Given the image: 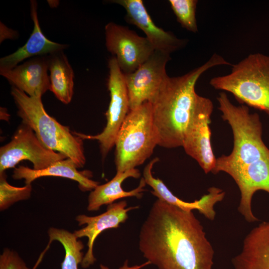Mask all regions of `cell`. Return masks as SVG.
I'll return each mask as SVG.
<instances>
[{
    "mask_svg": "<svg viewBox=\"0 0 269 269\" xmlns=\"http://www.w3.org/2000/svg\"><path fill=\"white\" fill-rule=\"evenodd\" d=\"M138 246L158 269H213L214 251L200 221L158 199L142 225Z\"/></svg>",
    "mask_w": 269,
    "mask_h": 269,
    "instance_id": "obj_1",
    "label": "cell"
},
{
    "mask_svg": "<svg viewBox=\"0 0 269 269\" xmlns=\"http://www.w3.org/2000/svg\"><path fill=\"white\" fill-rule=\"evenodd\" d=\"M230 65L215 53L204 64L182 76H167L151 103L159 146L167 148L182 146L198 95L195 92L198 80L213 67Z\"/></svg>",
    "mask_w": 269,
    "mask_h": 269,
    "instance_id": "obj_2",
    "label": "cell"
},
{
    "mask_svg": "<svg viewBox=\"0 0 269 269\" xmlns=\"http://www.w3.org/2000/svg\"><path fill=\"white\" fill-rule=\"evenodd\" d=\"M222 119L231 127L233 134V148L229 155L216 158L214 174L229 171L250 164L269 154L263 138V126L259 115L251 113L245 105L236 106L225 92L217 98Z\"/></svg>",
    "mask_w": 269,
    "mask_h": 269,
    "instance_id": "obj_3",
    "label": "cell"
},
{
    "mask_svg": "<svg viewBox=\"0 0 269 269\" xmlns=\"http://www.w3.org/2000/svg\"><path fill=\"white\" fill-rule=\"evenodd\" d=\"M11 95L22 123L32 129L46 147L64 154L78 168L84 166L83 139L49 116L44 109L41 98L30 97L14 87L11 88Z\"/></svg>",
    "mask_w": 269,
    "mask_h": 269,
    "instance_id": "obj_4",
    "label": "cell"
},
{
    "mask_svg": "<svg viewBox=\"0 0 269 269\" xmlns=\"http://www.w3.org/2000/svg\"><path fill=\"white\" fill-rule=\"evenodd\" d=\"M209 83L216 90L230 93L242 105L269 116V56L250 54L233 65L230 73L214 77Z\"/></svg>",
    "mask_w": 269,
    "mask_h": 269,
    "instance_id": "obj_5",
    "label": "cell"
},
{
    "mask_svg": "<svg viewBox=\"0 0 269 269\" xmlns=\"http://www.w3.org/2000/svg\"><path fill=\"white\" fill-rule=\"evenodd\" d=\"M157 145L152 105L146 102L129 111L117 134L115 144L117 172H125L143 164Z\"/></svg>",
    "mask_w": 269,
    "mask_h": 269,
    "instance_id": "obj_6",
    "label": "cell"
},
{
    "mask_svg": "<svg viewBox=\"0 0 269 269\" xmlns=\"http://www.w3.org/2000/svg\"><path fill=\"white\" fill-rule=\"evenodd\" d=\"M109 75L108 88L110 93V101L106 113L107 124L103 131L96 135H86L75 133L82 139L98 140L101 153L105 158L115 145L119 130L129 111V99L125 75L121 71L115 56L108 61Z\"/></svg>",
    "mask_w": 269,
    "mask_h": 269,
    "instance_id": "obj_7",
    "label": "cell"
},
{
    "mask_svg": "<svg viewBox=\"0 0 269 269\" xmlns=\"http://www.w3.org/2000/svg\"><path fill=\"white\" fill-rule=\"evenodd\" d=\"M67 158L46 147L32 129L21 123L11 140L0 148V173L14 167L23 160L31 162L33 169L41 170Z\"/></svg>",
    "mask_w": 269,
    "mask_h": 269,
    "instance_id": "obj_8",
    "label": "cell"
},
{
    "mask_svg": "<svg viewBox=\"0 0 269 269\" xmlns=\"http://www.w3.org/2000/svg\"><path fill=\"white\" fill-rule=\"evenodd\" d=\"M213 110L212 101L197 95L182 146L186 154L197 162L206 174L212 172L216 161L209 126Z\"/></svg>",
    "mask_w": 269,
    "mask_h": 269,
    "instance_id": "obj_9",
    "label": "cell"
},
{
    "mask_svg": "<svg viewBox=\"0 0 269 269\" xmlns=\"http://www.w3.org/2000/svg\"><path fill=\"white\" fill-rule=\"evenodd\" d=\"M105 31L106 48L116 57L124 75L135 71L155 51L146 37L127 27L110 22Z\"/></svg>",
    "mask_w": 269,
    "mask_h": 269,
    "instance_id": "obj_10",
    "label": "cell"
},
{
    "mask_svg": "<svg viewBox=\"0 0 269 269\" xmlns=\"http://www.w3.org/2000/svg\"><path fill=\"white\" fill-rule=\"evenodd\" d=\"M170 59L169 54L155 50L135 71L125 75L130 111L152 102L168 76L166 65Z\"/></svg>",
    "mask_w": 269,
    "mask_h": 269,
    "instance_id": "obj_11",
    "label": "cell"
},
{
    "mask_svg": "<svg viewBox=\"0 0 269 269\" xmlns=\"http://www.w3.org/2000/svg\"><path fill=\"white\" fill-rule=\"evenodd\" d=\"M227 174L235 181L240 191L238 212L249 223L260 221L253 212L252 202L257 191L263 190L269 194V154Z\"/></svg>",
    "mask_w": 269,
    "mask_h": 269,
    "instance_id": "obj_12",
    "label": "cell"
},
{
    "mask_svg": "<svg viewBox=\"0 0 269 269\" xmlns=\"http://www.w3.org/2000/svg\"><path fill=\"white\" fill-rule=\"evenodd\" d=\"M127 207V202L123 200L109 205L107 211L98 216H88L82 214L76 217L79 226L86 225L74 232L77 238L85 237L88 238V250L81 264L83 268L89 267L96 260L93 254V246L97 236L107 229L118 228L121 223L128 219V213L130 211L138 208V206Z\"/></svg>",
    "mask_w": 269,
    "mask_h": 269,
    "instance_id": "obj_13",
    "label": "cell"
},
{
    "mask_svg": "<svg viewBox=\"0 0 269 269\" xmlns=\"http://www.w3.org/2000/svg\"><path fill=\"white\" fill-rule=\"evenodd\" d=\"M158 160L157 157L152 159L144 167L143 172V177L146 184L153 189L152 194L158 199L185 211L197 210L206 219L210 221L214 220L216 215L215 205L224 199L225 192L221 188L212 186L209 187L207 190L208 193L199 200L192 202L184 201L175 196L162 181L153 176L151 172L152 167Z\"/></svg>",
    "mask_w": 269,
    "mask_h": 269,
    "instance_id": "obj_14",
    "label": "cell"
},
{
    "mask_svg": "<svg viewBox=\"0 0 269 269\" xmlns=\"http://www.w3.org/2000/svg\"><path fill=\"white\" fill-rule=\"evenodd\" d=\"M114 3L123 6L127 12L128 22L136 26L146 35L155 50L170 54L185 45L186 41L173 33L165 31L152 21L141 0H115Z\"/></svg>",
    "mask_w": 269,
    "mask_h": 269,
    "instance_id": "obj_15",
    "label": "cell"
},
{
    "mask_svg": "<svg viewBox=\"0 0 269 269\" xmlns=\"http://www.w3.org/2000/svg\"><path fill=\"white\" fill-rule=\"evenodd\" d=\"M48 70V55L31 58L10 70H1L0 74L29 96L42 98L50 89Z\"/></svg>",
    "mask_w": 269,
    "mask_h": 269,
    "instance_id": "obj_16",
    "label": "cell"
},
{
    "mask_svg": "<svg viewBox=\"0 0 269 269\" xmlns=\"http://www.w3.org/2000/svg\"><path fill=\"white\" fill-rule=\"evenodd\" d=\"M30 16L34 26L32 32L26 43L14 53L0 59V70H10L26 59L48 55L62 51L67 45L53 42L43 34L40 27L37 14V2L31 0Z\"/></svg>",
    "mask_w": 269,
    "mask_h": 269,
    "instance_id": "obj_17",
    "label": "cell"
},
{
    "mask_svg": "<svg viewBox=\"0 0 269 269\" xmlns=\"http://www.w3.org/2000/svg\"><path fill=\"white\" fill-rule=\"evenodd\" d=\"M232 263L234 269H269V221L260 223L248 233Z\"/></svg>",
    "mask_w": 269,
    "mask_h": 269,
    "instance_id": "obj_18",
    "label": "cell"
},
{
    "mask_svg": "<svg viewBox=\"0 0 269 269\" xmlns=\"http://www.w3.org/2000/svg\"><path fill=\"white\" fill-rule=\"evenodd\" d=\"M77 168L74 162L67 158L41 170L19 166L14 168L12 176L14 179H24L25 184H31L32 181L43 176L68 178L77 182L80 189L83 191H92L99 185L98 182L90 179V172L80 171Z\"/></svg>",
    "mask_w": 269,
    "mask_h": 269,
    "instance_id": "obj_19",
    "label": "cell"
},
{
    "mask_svg": "<svg viewBox=\"0 0 269 269\" xmlns=\"http://www.w3.org/2000/svg\"><path fill=\"white\" fill-rule=\"evenodd\" d=\"M140 173L136 168L130 169L123 172H117L115 176L107 183L98 185L91 191L88 197L87 209L89 211H96L100 209L103 205H110L116 200L128 197L141 198L142 192L145 189V181L142 177L138 186L135 189L126 191L122 187L123 181L129 177L138 178Z\"/></svg>",
    "mask_w": 269,
    "mask_h": 269,
    "instance_id": "obj_20",
    "label": "cell"
},
{
    "mask_svg": "<svg viewBox=\"0 0 269 269\" xmlns=\"http://www.w3.org/2000/svg\"><path fill=\"white\" fill-rule=\"evenodd\" d=\"M50 90L65 104L70 103L74 93L73 70L63 50L48 55Z\"/></svg>",
    "mask_w": 269,
    "mask_h": 269,
    "instance_id": "obj_21",
    "label": "cell"
},
{
    "mask_svg": "<svg viewBox=\"0 0 269 269\" xmlns=\"http://www.w3.org/2000/svg\"><path fill=\"white\" fill-rule=\"evenodd\" d=\"M49 243L59 242L65 250V257L61 264V269H78L84 258L82 250L84 246L81 240L73 233L67 230L54 227L48 231Z\"/></svg>",
    "mask_w": 269,
    "mask_h": 269,
    "instance_id": "obj_22",
    "label": "cell"
},
{
    "mask_svg": "<svg viewBox=\"0 0 269 269\" xmlns=\"http://www.w3.org/2000/svg\"><path fill=\"white\" fill-rule=\"evenodd\" d=\"M31 184L16 187L9 184L5 172L0 173V209L3 211L14 203L28 199L31 196Z\"/></svg>",
    "mask_w": 269,
    "mask_h": 269,
    "instance_id": "obj_23",
    "label": "cell"
},
{
    "mask_svg": "<svg viewBox=\"0 0 269 269\" xmlns=\"http://www.w3.org/2000/svg\"><path fill=\"white\" fill-rule=\"evenodd\" d=\"M169 2L181 25L189 31L197 32L196 9L198 0H169Z\"/></svg>",
    "mask_w": 269,
    "mask_h": 269,
    "instance_id": "obj_24",
    "label": "cell"
},
{
    "mask_svg": "<svg viewBox=\"0 0 269 269\" xmlns=\"http://www.w3.org/2000/svg\"><path fill=\"white\" fill-rule=\"evenodd\" d=\"M0 269H30L15 252L5 248L0 256Z\"/></svg>",
    "mask_w": 269,
    "mask_h": 269,
    "instance_id": "obj_25",
    "label": "cell"
},
{
    "mask_svg": "<svg viewBox=\"0 0 269 269\" xmlns=\"http://www.w3.org/2000/svg\"><path fill=\"white\" fill-rule=\"evenodd\" d=\"M0 43L5 39H14L17 37L16 31L7 28L4 24L0 22Z\"/></svg>",
    "mask_w": 269,
    "mask_h": 269,
    "instance_id": "obj_26",
    "label": "cell"
},
{
    "mask_svg": "<svg viewBox=\"0 0 269 269\" xmlns=\"http://www.w3.org/2000/svg\"><path fill=\"white\" fill-rule=\"evenodd\" d=\"M150 263L148 261L139 265H135L133 266H129L128 260H126L124 263L123 266L121 267L119 269H141L142 268H144L148 265H150ZM100 269H110L108 267L101 264L100 266Z\"/></svg>",
    "mask_w": 269,
    "mask_h": 269,
    "instance_id": "obj_27",
    "label": "cell"
},
{
    "mask_svg": "<svg viewBox=\"0 0 269 269\" xmlns=\"http://www.w3.org/2000/svg\"><path fill=\"white\" fill-rule=\"evenodd\" d=\"M48 3H49L50 7H57L58 5L59 1L57 0H48Z\"/></svg>",
    "mask_w": 269,
    "mask_h": 269,
    "instance_id": "obj_28",
    "label": "cell"
}]
</instances>
